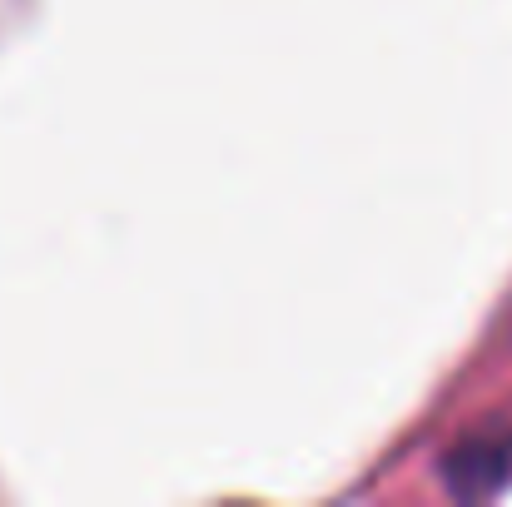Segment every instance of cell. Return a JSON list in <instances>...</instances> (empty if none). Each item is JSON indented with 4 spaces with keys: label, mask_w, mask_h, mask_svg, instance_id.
I'll use <instances>...</instances> for the list:
<instances>
[{
    "label": "cell",
    "mask_w": 512,
    "mask_h": 507,
    "mask_svg": "<svg viewBox=\"0 0 512 507\" xmlns=\"http://www.w3.org/2000/svg\"><path fill=\"white\" fill-rule=\"evenodd\" d=\"M512 473V433L503 428H493V433H478V438H468L453 458H448V478H453V488L458 493H488V488H498V483H508Z\"/></svg>",
    "instance_id": "obj_1"
}]
</instances>
